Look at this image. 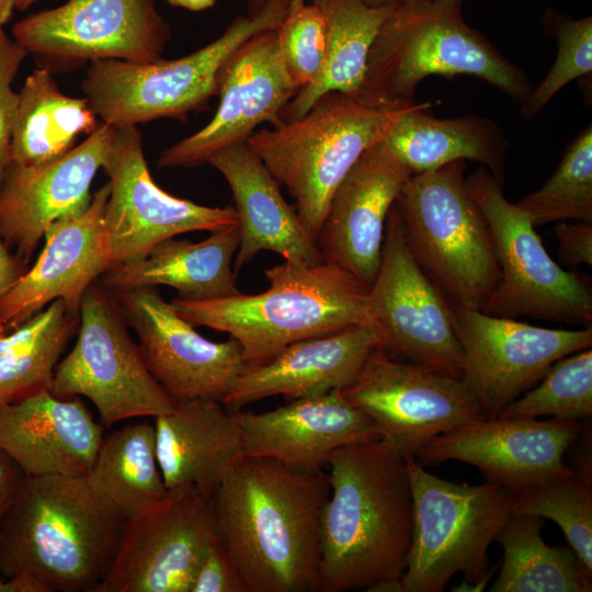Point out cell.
I'll use <instances>...</instances> for the list:
<instances>
[{
  "label": "cell",
  "mask_w": 592,
  "mask_h": 592,
  "mask_svg": "<svg viewBox=\"0 0 592 592\" xmlns=\"http://www.w3.org/2000/svg\"><path fill=\"white\" fill-rule=\"evenodd\" d=\"M327 475L242 455L212 494L218 542L247 592L319 590Z\"/></svg>",
  "instance_id": "cell-1"
},
{
  "label": "cell",
  "mask_w": 592,
  "mask_h": 592,
  "mask_svg": "<svg viewBox=\"0 0 592 592\" xmlns=\"http://www.w3.org/2000/svg\"><path fill=\"white\" fill-rule=\"evenodd\" d=\"M327 466L318 591H371L400 581L413 533L406 456L377 439L337 449Z\"/></svg>",
  "instance_id": "cell-2"
},
{
  "label": "cell",
  "mask_w": 592,
  "mask_h": 592,
  "mask_svg": "<svg viewBox=\"0 0 592 592\" xmlns=\"http://www.w3.org/2000/svg\"><path fill=\"white\" fill-rule=\"evenodd\" d=\"M126 523L86 476H25L0 520V573L31 578L47 592H94Z\"/></svg>",
  "instance_id": "cell-3"
},
{
  "label": "cell",
  "mask_w": 592,
  "mask_h": 592,
  "mask_svg": "<svg viewBox=\"0 0 592 592\" xmlns=\"http://www.w3.org/2000/svg\"><path fill=\"white\" fill-rule=\"evenodd\" d=\"M462 2L394 3L368 53L357 99L379 107L409 106L424 78L467 75L522 104L533 90L530 78L465 22Z\"/></svg>",
  "instance_id": "cell-4"
},
{
  "label": "cell",
  "mask_w": 592,
  "mask_h": 592,
  "mask_svg": "<svg viewBox=\"0 0 592 592\" xmlns=\"http://www.w3.org/2000/svg\"><path fill=\"white\" fill-rule=\"evenodd\" d=\"M264 276L269 288L259 294L201 301L175 297L170 304L192 326L236 339L248 368L292 343L373 321L367 288L335 265L285 261L265 269Z\"/></svg>",
  "instance_id": "cell-5"
},
{
  "label": "cell",
  "mask_w": 592,
  "mask_h": 592,
  "mask_svg": "<svg viewBox=\"0 0 592 592\" xmlns=\"http://www.w3.org/2000/svg\"><path fill=\"white\" fill-rule=\"evenodd\" d=\"M418 102L379 107L340 92L320 96L301 116L260 128L246 141L294 200L306 230L317 240L330 200L360 157L385 140Z\"/></svg>",
  "instance_id": "cell-6"
},
{
  "label": "cell",
  "mask_w": 592,
  "mask_h": 592,
  "mask_svg": "<svg viewBox=\"0 0 592 592\" xmlns=\"http://www.w3.org/2000/svg\"><path fill=\"white\" fill-rule=\"evenodd\" d=\"M466 161L414 173L395 205L415 262L447 301L481 310L500 278L489 225L471 197Z\"/></svg>",
  "instance_id": "cell-7"
},
{
  "label": "cell",
  "mask_w": 592,
  "mask_h": 592,
  "mask_svg": "<svg viewBox=\"0 0 592 592\" xmlns=\"http://www.w3.org/2000/svg\"><path fill=\"white\" fill-rule=\"evenodd\" d=\"M413 499V533L403 592H440L463 573L456 592H481L497 566L487 551L512 516L514 492L491 481L470 486L439 478L406 456Z\"/></svg>",
  "instance_id": "cell-8"
},
{
  "label": "cell",
  "mask_w": 592,
  "mask_h": 592,
  "mask_svg": "<svg viewBox=\"0 0 592 592\" xmlns=\"http://www.w3.org/2000/svg\"><path fill=\"white\" fill-rule=\"evenodd\" d=\"M289 0H271L253 15H238L206 46L175 59L151 62L90 61L82 90L101 122L115 128L160 118L185 119L218 95L223 72L251 36L278 27Z\"/></svg>",
  "instance_id": "cell-9"
},
{
  "label": "cell",
  "mask_w": 592,
  "mask_h": 592,
  "mask_svg": "<svg viewBox=\"0 0 592 592\" xmlns=\"http://www.w3.org/2000/svg\"><path fill=\"white\" fill-rule=\"evenodd\" d=\"M466 183L489 225L500 269L481 311L590 327V287L549 257L527 214L504 196L503 184L481 166Z\"/></svg>",
  "instance_id": "cell-10"
},
{
  "label": "cell",
  "mask_w": 592,
  "mask_h": 592,
  "mask_svg": "<svg viewBox=\"0 0 592 592\" xmlns=\"http://www.w3.org/2000/svg\"><path fill=\"white\" fill-rule=\"evenodd\" d=\"M126 326L111 292L92 283L80 303L76 344L58 363L49 388L58 398L89 399L106 426L174 407Z\"/></svg>",
  "instance_id": "cell-11"
},
{
  "label": "cell",
  "mask_w": 592,
  "mask_h": 592,
  "mask_svg": "<svg viewBox=\"0 0 592 592\" xmlns=\"http://www.w3.org/2000/svg\"><path fill=\"white\" fill-rule=\"evenodd\" d=\"M367 294L380 349L387 355L462 378L454 308L411 254L395 203L387 216L379 269Z\"/></svg>",
  "instance_id": "cell-12"
},
{
  "label": "cell",
  "mask_w": 592,
  "mask_h": 592,
  "mask_svg": "<svg viewBox=\"0 0 592 592\" xmlns=\"http://www.w3.org/2000/svg\"><path fill=\"white\" fill-rule=\"evenodd\" d=\"M340 394L403 456L414 457L434 437L486 418L462 378L397 361L380 348Z\"/></svg>",
  "instance_id": "cell-13"
},
{
  "label": "cell",
  "mask_w": 592,
  "mask_h": 592,
  "mask_svg": "<svg viewBox=\"0 0 592 592\" xmlns=\"http://www.w3.org/2000/svg\"><path fill=\"white\" fill-rule=\"evenodd\" d=\"M102 169L111 187L104 208L111 266L137 261L158 242L177 235L212 232L238 224L234 206L200 205L158 186L150 175L136 126L116 128Z\"/></svg>",
  "instance_id": "cell-14"
},
{
  "label": "cell",
  "mask_w": 592,
  "mask_h": 592,
  "mask_svg": "<svg viewBox=\"0 0 592 592\" xmlns=\"http://www.w3.org/2000/svg\"><path fill=\"white\" fill-rule=\"evenodd\" d=\"M12 34L27 53L54 65L151 62L162 57L171 29L153 0H68L18 21Z\"/></svg>",
  "instance_id": "cell-15"
},
{
  "label": "cell",
  "mask_w": 592,
  "mask_h": 592,
  "mask_svg": "<svg viewBox=\"0 0 592 592\" xmlns=\"http://www.w3.org/2000/svg\"><path fill=\"white\" fill-rule=\"evenodd\" d=\"M454 316L462 380L488 419L537 384L557 360L592 345L591 326L550 329L477 309L454 308Z\"/></svg>",
  "instance_id": "cell-16"
},
{
  "label": "cell",
  "mask_w": 592,
  "mask_h": 592,
  "mask_svg": "<svg viewBox=\"0 0 592 592\" xmlns=\"http://www.w3.org/2000/svg\"><path fill=\"white\" fill-rule=\"evenodd\" d=\"M139 339L144 361L175 402L223 399L248 368L239 342H213L195 331L155 286L110 291Z\"/></svg>",
  "instance_id": "cell-17"
},
{
  "label": "cell",
  "mask_w": 592,
  "mask_h": 592,
  "mask_svg": "<svg viewBox=\"0 0 592 592\" xmlns=\"http://www.w3.org/2000/svg\"><path fill=\"white\" fill-rule=\"evenodd\" d=\"M215 539L212 497L194 487L169 490L126 523L114 561L94 592H189Z\"/></svg>",
  "instance_id": "cell-18"
},
{
  "label": "cell",
  "mask_w": 592,
  "mask_h": 592,
  "mask_svg": "<svg viewBox=\"0 0 592 592\" xmlns=\"http://www.w3.org/2000/svg\"><path fill=\"white\" fill-rule=\"evenodd\" d=\"M298 91L282 59L276 29L251 36L225 67L210 122L163 150L158 167L201 166L218 151L246 143L261 124L280 125L281 112Z\"/></svg>",
  "instance_id": "cell-19"
},
{
  "label": "cell",
  "mask_w": 592,
  "mask_h": 592,
  "mask_svg": "<svg viewBox=\"0 0 592 592\" xmlns=\"http://www.w3.org/2000/svg\"><path fill=\"white\" fill-rule=\"evenodd\" d=\"M581 431L578 420L485 418L434 437L414 456L423 464L474 465L487 481L516 493L573 474L562 458Z\"/></svg>",
  "instance_id": "cell-20"
},
{
  "label": "cell",
  "mask_w": 592,
  "mask_h": 592,
  "mask_svg": "<svg viewBox=\"0 0 592 592\" xmlns=\"http://www.w3.org/2000/svg\"><path fill=\"white\" fill-rule=\"evenodd\" d=\"M116 128L100 122L61 157L34 167L10 163L0 183V237L26 263L55 221L84 210Z\"/></svg>",
  "instance_id": "cell-21"
},
{
  "label": "cell",
  "mask_w": 592,
  "mask_h": 592,
  "mask_svg": "<svg viewBox=\"0 0 592 592\" xmlns=\"http://www.w3.org/2000/svg\"><path fill=\"white\" fill-rule=\"evenodd\" d=\"M411 175L385 140L368 148L330 200L317 238L323 261L368 289L379 269L388 213Z\"/></svg>",
  "instance_id": "cell-22"
},
{
  "label": "cell",
  "mask_w": 592,
  "mask_h": 592,
  "mask_svg": "<svg viewBox=\"0 0 592 592\" xmlns=\"http://www.w3.org/2000/svg\"><path fill=\"white\" fill-rule=\"evenodd\" d=\"M110 190L107 182L84 210L46 230L37 260L0 301V333L15 329L55 299L79 314L87 288L112 265L104 228Z\"/></svg>",
  "instance_id": "cell-23"
},
{
  "label": "cell",
  "mask_w": 592,
  "mask_h": 592,
  "mask_svg": "<svg viewBox=\"0 0 592 592\" xmlns=\"http://www.w3.org/2000/svg\"><path fill=\"white\" fill-rule=\"evenodd\" d=\"M242 453L321 471L337 449L380 439L375 422L340 391L297 398L260 413L235 411Z\"/></svg>",
  "instance_id": "cell-24"
},
{
  "label": "cell",
  "mask_w": 592,
  "mask_h": 592,
  "mask_svg": "<svg viewBox=\"0 0 592 592\" xmlns=\"http://www.w3.org/2000/svg\"><path fill=\"white\" fill-rule=\"evenodd\" d=\"M379 348L382 337L373 321L292 343L267 362L247 368L221 402L235 412L278 395L297 399L341 391Z\"/></svg>",
  "instance_id": "cell-25"
},
{
  "label": "cell",
  "mask_w": 592,
  "mask_h": 592,
  "mask_svg": "<svg viewBox=\"0 0 592 592\" xmlns=\"http://www.w3.org/2000/svg\"><path fill=\"white\" fill-rule=\"evenodd\" d=\"M102 441V424L80 397L45 389L0 403V447L26 476H86Z\"/></svg>",
  "instance_id": "cell-26"
},
{
  "label": "cell",
  "mask_w": 592,
  "mask_h": 592,
  "mask_svg": "<svg viewBox=\"0 0 592 592\" xmlns=\"http://www.w3.org/2000/svg\"><path fill=\"white\" fill-rule=\"evenodd\" d=\"M207 163L223 174L232 193L240 237L236 272L265 250L303 265L325 262L317 240L285 201L281 185L246 143L218 151Z\"/></svg>",
  "instance_id": "cell-27"
},
{
  "label": "cell",
  "mask_w": 592,
  "mask_h": 592,
  "mask_svg": "<svg viewBox=\"0 0 592 592\" xmlns=\"http://www.w3.org/2000/svg\"><path fill=\"white\" fill-rule=\"evenodd\" d=\"M155 419L159 467L169 490L194 487L212 497L243 455L235 412L215 399L175 401Z\"/></svg>",
  "instance_id": "cell-28"
},
{
  "label": "cell",
  "mask_w": 592,
  "mask_h": 592,
  "mask_svg": "<svg viewBox=\"0 0 592 592\" xmlns=\"http://www.w3.org/2000/svg\"><path fill=\"white\" fill-rule=\"evenodd\" d=\"M239 239L238 224L198 242L168 238L144 258L111 266L100 285L107 291L164 285L178 292L177 298L191 301L235 296L240 292L231 262Z\"/></svg>",
  "instance_id": "cell-29"
},
{
  "label": "cell",
  "mask_w": 592,
  "mask_h": 592,
  "mask_svg": "<svg viewBox=\"0 0 592 592\" xmlns=\"http://www.w3.org/2000/svg\"><path fill=\"white\" fill-rule=\"evenodd\" d=\"M432 106L431 101L417 103L385 138L412 174L471 160L503 184L510 144L501 127L479 115L437 118L429 113Z\"/></svg>",
  "instance_id": "cell-30"
},
{
  "label": "cell",
  "mask_w": 592,
  "mask_h": 592,
  "mask_svg": "<svg viewBox=\"0 0 592 592\" xmlns=\"http://www.w3.org/2000/svg\"><path fill=\"white\" fill-rule=\"evenodd\" d=\"M96 118L86 96L64 94L48 68L34 70L18 93L11 163L34 167L61 157L96 128Z\"/></svg>",
  "instance_id": "cell-31"
},
{
  "label": "cell",
  "mask_w": 592,
  "mask_h": 592,
  "mask_svg": "<svg viewBox=\"0 0 592 592\" xmlns=\"http://www.w3.org/2000/svg\"><path fill=\"white\" fill-rule=\"evenodd\" d=\"M323 13L327 52L319 76L284 106L282 122L295 119L323 94L340 92L357 98L368 53L394 3L373 5L365 0H311Z\"/></svg>",
  "instance_id": "cell-32"
},
{
  "label": "cell",
  "mask_w": 592,
  "mask_h": 592,
  "mask_svg": "<svg viewBox=\"0 0 592 592\" xmlns=\"http://www.w3.org/2000/svg\"><path fill=\"white\" fill-rule=\"evenodd\" d=\"M95 494L126 522L168 493L158 463L153 423H128L103 439L86 475Z\"/></svg>",
  "instance_id": "cell-33"
},
{
  "label": "cell",
  "mask_w": 592,
  "mask_h": 592,
  "mask_svg": "<svg viewBox=\"0 0 592 592\" xmlns=\"http://www.w3.org/2000/svg\"><path fill=\"white\" fill-rule=\"evenodd\" d=\"M543 520L512 515L496 536L504 551L491 592H590L592 571L566 547L547 545Z\"/></svg>",
  "instance_id": "cell-34"
},
{
  "label": "cell",
  "mask_w": 592,
  "mask_h": 592,
  "mask_svg": "<svg viewBox=\"0 0 592 592\" xmlns=\"http://www.w3.org/2000/svg\"><path fill=\"white\" fill-rule=\"evenodd\" d=\"M77 322L79 314L55 299L15 329L0 333V403L50 388Z\"/></svg>",
  "instance_id": "cell-35"
},
{
  "label": "cell",
  "mask_w": 592,
  "mask_h": 592,
  "mask_svg": "<svg viewBox=\"0 0 592 592\" xmlns=\"http://www.w3.org/2000/svg\"><path fill=\"white\" fill-rule=\"evenodd\" d=\"M516 205L535 227L553 221L592 223V127L568 145L553 175Z\"/></svg>",
  "instance_id": "cell-36"
},
{
  "label": "cell",
  "mask_w": 592,
  "mask_h": 592,
  "mask_svg": "<svg viewBox=\"0 0 592 592\" xmlns=\"http://www.w3.org/2000/svg\"><path fill=\"white\" fill-rule=\"evenodd\" d=\"M524 395L506 405L499 418L549 415L579 420L592 414V351L585 349L557 360Z\"/></svg>",
  "instance_id": "cell-37"
},
{
  "label": "cell",
  "mask_w": 592,
  "mask_h": 592,
  "mask_svg": "<svg viewBox=\"0 0 592 592\" xmlns=\"http://www.w3.org/2000/svg\"><path fill=\"white\" fill-rule=\"evenodd\" d=\"M512 515L555 521L574 554L592 571V491L578 474L532 486L514 493Z\"/></svg>",
  "instance_id": "cell-38"
},
{
  "label": "cell",
  "mask_w": 592,
  "mask_h": 592,
  "mask_svg": "<svg viewBox=\"0 0 592 592\" xmlns=\"http://www.w3.org/2000/svg\"><path fill=\"white\" fill-rule=\"evenodd\" d=\"M543 24L557 38L558 53L546 77L522 103L520 115L524 119L537 115L566 84L592 71L591 16L578 20L548 9Z\"/></svg>",
  "instance_id": "cell-39"
},
{
  "label": "cell",
  "mask_w": 592,
  "mask_h": 592,
  "mask_svg": "<svg viewBox=\"0 0 592 592\" xmlns=\"http://www.w3.org/2000/svg\"><path fill=\"white\" fill-rule=\"evenodd\" d=\"M276 32L285 68L300 90L319 76L325 64V15L312 2L288 8Z\"/></svg>",
  "instance_id": "cell-40"
},
{
  "label": "cell",
  "mask_w": 592,
  "mask_h": 592,
  "mask_svg": "<svg viewBox=\"0 0 592 592\" xmlns=\"http://www.w3.org/2000/svg\"><path fill=\"white\" fill-rule=\"evenodd\" d=\"M27 54L0 26V183L11 163V137L18 103L12 82Z\"/></svg>",
  "instance_id": "cell-41"
},
{
  "label": "cell",
  "mask_w": 592,
  "mask_h": 592,
  "mask_svg": "<svg viewBox=\"0 0 592 592\" xmlns=\"http://www.w3.org/2000/svg\"><path fill=\"white\" fill-rule=\"evenodd\" d=\"M189 592H247L218 539L208 545L192 576Z\"/></svg>",
  "instance_id": "cell-42"
},
{
  "label": "cell",
  "mask_w": 592,
  "mask_h": 592,
  "mask_svg": "<svg viewBox=\"0 0 592 592\" xmlns=\"http://www.w3.org/2000/svg\"><path fill=\"white\" fill-rule=\"evenodd\" d=\"M558 258L562 264L576 269L592 265V223L561 221L555 227Z\"/></svg>",
  "instance_id": "cell-43"
},
{
  "label": "cell",
  "mask_w": 592,
  "mask_h": 592,
  "mask_svg": "<svg viewBox=\"0 0 592 592\" xmlns=\"http://www.w3.org/2000/svg\"><path fill=\"white\" fill-rule=\"evenodd\" d=\"M25 476L20 466L0 447V520Z\"/></svg>",
  "instance_id": "cell-44"
},
{
  "label": "cell",
  "mask_w": 592,
  "mask_h": 592,
  "mask_svg": "<svg viewBox=\"0 0 592 592\" xmlns=\"http://www.w3.org/2000/svg\"><path fill=\"white\" fill-rule=\"evenodd\" d=\"M22 261L12 255L0 237V301L24 273Z\"/></svg>",
  "instance_id": "cell-45"
},
{
  "label": "cell",
  "mask_w": 592,
  "mask_h": 592,
  "mask_svg": "<svg viewBox=\"0 0 592 592\" xmlns=\"http://www.w3.org/2000/svg\"><path fill=\"white\" fill-rule=\"evenodd\" d=\"M0 592H47L46 589L35 580L16 576L5 580L0 579Z\"/></svg>",
  "instance_id": "cell-46"
},
{
  "label": "cell",
  "mask_w": 592,
  "mask_h": 592,
  "mask_svg": "<svg viewBox=\"0 0 592 592\" xmlns=\"http://www.w3.org/2000/svg\"><path fill=\"white\" fill-rule=\"evenodd\" d=\"M173 7L184 8L190 11L198 12L213 7L216 0H166Z\"/></svg>",
  "instance_id": "cell-47"
},
{
  "label": "cell",
  "mask_w": 592,
  "mask_h": 592,
  "mask_svg": "<svg viewBox=\"0 0 592 592\" xmlns=\"http://www.w3.org/2000/svg\"><path fill=\"white\" fill-rule=\"evenodd\" d=\"M271 0H247V14L260 12ZM306 3V0H289V8Z\"/></svg>",
  "instance_id": "cell-48"
},
{
  "label": "cell",
  "mask_w": 592,
  "mask_h": 592,
  "mask_svg": "<svg viewBox=\"0 0 592 592\" xmlns=\"http://www.w3.org/2000/svg\"><path fill=\"white\" fill-rule=\"evenodd\" d=\"M18 0H0V26H4L12 16Z\"/></svg>",
  "instance_id": "cell-49"
},
{
  "label": "cell",
  "mask_w": 592,
  "mask_h": 592,
  "mask_svg": "<svg viewBox=\"0 0 592 592\" xmlns=\"http://www.w3.org/2000/svg\"><path fill=\"white\" fill-rule=\"evenodd\" d=\"M365 1L373 5H379V4H391V3L411 1V0H365Z\"/></svg>",
  "instance_id": "cell-50"
},
{
  "label": "cell",
  "mask_w": 592,
  "mask_h": 592,
  "mask_svg": "<svg viewBox=\"0 0 592 592\" xmlns=\"http://www.w3.org/2000/svg\"><path fill=\"white\" fill-rule=\"evenodd\" d=\"M37 0H18L16 2V9L18 10H25L29 7H31L34 2Z\"/></svg>",
  "instance_id": "cell-51"
}]
</instances>
